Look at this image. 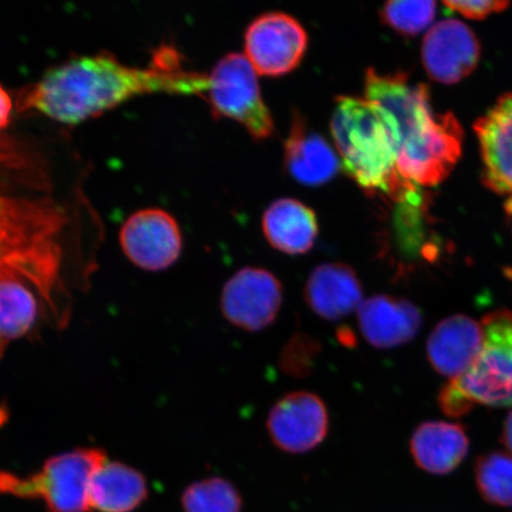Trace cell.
<instances>
[{"mask_svg": "<svg viewBox=\"0 0 512 512\" xmlns=\"http://www.w3.org/2000/svg\"><path fill=\"white\" fill-rule=\"evenodd\" d=\"M206 88L207 75L185 70L174 48H160L144 68L127 66L111 54L100 53L74 57L47 70L35 85L25 89L18 108L76 125L137 96L165 93L203 98Z\"/></svg>", "mask_w": 512, "mask_h": 512, "instance_id": "1", "label": "cell"}, {"mask_svg": "<svg viewBox=\"0 0 512 512\" xmlns=\"http://www.w3.org/2000/svg\"><path fill=\"white\" fill-rule=\"evenodd\" d=\"M364 98L386 114L396 146L400 175L416 187L444 182L462 156L463 128L453 114H434L426 85L402 73L369 68Z\"/></svg>", "mask_w": 512, "mask_h": 512, "instance_id": "2", "label": "cell"}, {"mask_svg": "<svg viewBox=\"0 0 512 512\" xmlns=\"http://www.w3.org/2000/svg\"><path fill=\"white\" fill-rule=\"evenodd\" d=\"M331 133L345 174L364 191L418 204V187L398 170L393 131L380 106L366 98L338 96Z\"/></svg>", "mask_w": 512, "mask_h": 512, "instance_id": "3", "label": "cell"}, {"mask_svg": "<svg viewBox=\"0 0 512 512\" xmlns=\"http://www.w3.org/2000/svg\"><path fill=\"white\" fill-rule=\"evenodd\" d=\"M106 460L100 448H76L48 459L28 477L0 471V494L42 499L48 512H89V484Z\"/></svg>", "mask_w": 512, "mask_h": 512, "instance_id": "4", "label": "cell"}, {"mask_svg": "<svg viewBox=\"0 0 512 512\" xmlns=\"http://www.w3.org/2000/svg\"><path fill=\"white\" fill-rule=\"evenodd\" d=\"M482 325L484 343L476 361L448 382L473 407H512V310L490 312Z\"/></svg>", "mask_w": 512, "mask_h": 512, "instance_id": "5", "label": "cell"}, {"mask_svg": "<svg viewBox=\"0 0 512 512\" xmlns=\"http://www.w3.org/2000/svg\"><path fill=\"white\" fill-rule=\"evenodd\" d=\"M203 98L216 119L238 121L255 140L272 136V114L262 100L258 76L245 55L228 54L217 62L207 75Z\"/></svg>", "mask_w": 512, "mask_h": 512, "instance_id": "6", "label": "cell"}, {"mask_svg": "<svg viewBox=\"0 0 512 512\" xmlns=\"http://www.w3.org/2000/svg\"><path fill=\"white\" fill-rule=\"evenodd\" d=\"M309 36L296 18L268 12L249 25L245 36L246 57L256 74L279 78L303 61Z\"/></svg>", "mask_w": 512, "mask_h": 512, "instance_id": "7", "label": "cell"}, {"mask_svg": "<svg viewBox=\"0 0 512 512\" xmlns=\"http://www.w3.org/2000/svg\"><path fill=\"white\" fill-rule=\"evenodd\" d=\"M284 302L281 281L265 268L245 267L223 286L221 311L235 328L259 332L277 320Z\"/></svg>", "mask_w": 512, "mask_h": 512, "instance_id": "8", "label": "cell"}, {"mask_svg": "<svg viewBox=\"0 0 512 512\" xmlns=\"http://www.w3.org/2000/svg\"><path fill=\"white\" fill-rule=\"evenodd\" d=\"M266 426L273 445L280 451L303 454L324 443L330 430V415L317 394L292 392L275 402Z\"/></svg>", "mask_w": 512, "mask_h": 512, "instance_id": "9", "label": "cell"}, {"mask_svg": "<svg viewBox=\"0 0 512 512\" xmlns=\"http://www.w3.org/2000/svg\"><path fill=\"white\" fill-rule=\"evenodd\" d=\"M119 239L127 259L150 272L164 271L174 265L183 248L178 223L163 209L134 213L121 228Z\"/></svg>", "mask_w": 512, "mask_h": 512, "instance_id": "10", "label": "cell"}, {"mask_svg": "<svg viewBox=\"0 0 512 512\" xmlns=\"http://www.w3.org/2000/svg\"><path fill=\"white\" fill-rule=\"evenodd\" d=\"M428 76L444 85H454L477 67L480 47L475 34L457 19H445L427 32L421 49Z\"/></svg>", "mask_w": 512, "mask_h": 512, "instance_id": "11", "label": "cell"}, {"mask_svg": "<svg viewBox=\"0 0 512 512\" xmlns=\"http://www.w3.org/2000/svg\"><path fill=\"white\" fill-rule=\"evenodd\" d=\"M357 322L371 347L390 350L402 347L418 336L422 313L408 299L375 294L363 300L357 311Z\"/></svg>", "mask_w": 512, "mask_h": 512, "instance_id": "12", "label": "cell"}, {"mask_svg": "<svg viewBox=\"0 0 512 512\" xmlns=\"http://www.w3.org/2000/svg\"><path fill=\"white\" fill-rule=\"evenodd\" d=\"M484 343L482 323L465 315L447 317L427 339V360L438 374L458 379L479 355Z\"/></svg>", "mask_w": 512, "mask_h": 512, "instance_id": "13", "label": "cell"}, {"mask_svg": "<svg viewBox=\"0 0 512 512\" xmlns=\"http://www.w3.org/2000/svg\"><path fill=\"white\" fill-rule=\"evenodd\" d=\"M475 131L482 152L483 182L501 195H512V93L477 120Z\"/></svg>", "mask_w": 512, "mask_h": 512, "instance_id": "14", "label": "cell"}, {"mask_svg": "<svg viewBox=\"0 0 512 512\" xmlns=\"http://www.w3.org/2000/svg\"><path fill=\"white\" fill-rule=\"evenodd\" d=\"M309 309L328 322H338L358 311L363 303V286L354 268L342 262L319 265L304 287Z\"/></svg>", "mask_w": 512, "mask_h": 512, "instance_id": "15", "label": "cell"}, {"mask_svg": "<svg viewBox=\"0 0 512 512\" xmlns=\"http://www.w3.org/2000/svg\"><path fill=\"white\" fill-rule=\"evenodd\" d=\"M288 174L306 187H319L338 174L341 164L336 151L320 134L310 131L299 112H293L290 134L285 142Z\"/></svg>", "mask_w": 512, "mask_h": 512, "instance_id": "16", "label": "cell"}, {"mask_svg": "<svg viewBox=\"0 0 512 512\" xmlns=\"http://www.w3.org/2000/svg\"><path fill=\"white\" fill-rule=\"evenodd\" d=\"M470 440L460 424L446 421L422 422L412 434L409 451L416 466L431 475L444 476L463 463Z\"/></svg>", "mask_w": 512, "mask_h": 512, "instance_id": "17", "label": "cell"}, {"mask_svg": "<svg viewBox=\"0 0 512 512\" xmlns=\"http://www.w3.org/2000/svg\"><path fill=\"white\" fill-rule=\"evenodd\" d=\"M262 230L270 245L287 255L310 252L318 236L315 211L293 198H281L265 211Z\"/></svg>", "mask_w": 512, "mask_h": 512, "instance_id": "18", "label": "cell"}, {"mask_svg": "<svg viewBox=\"0 0 512 512\" xmlns=\"http://www.w3.org/2000/svg\"><path fill=\"white\" fill-rule=\"evenodd\" d=\"M149 495L142 472L108 459L95 471L89 484V504L99 512H133Z\"/></svg>", "mask_w": 512, "mask_h": 512, "instance_id": "19", "label": "cell"}, {"mask_svg": "<svg viewBox=\"0 0 512 512\" xmlns=\"http://www.w3.org/2000/svg\"><path fill=\"white\" fill-rule=\"evenodd\" d=\"M36 288L28 280L0 271V361L11 342L28 334L38 316Z\"/></svg>", "mask_w": 512, "mask_h": 512, "instance_id": "20", "label": "cell"}, {"mask_svg": "<svg viewBox=\"0 0 512 512\" xmlns=\"http://www.w3.org/2000/svg\"><path fill=\"white\" fill-rule=\"evenodd\" d=\"M183 512H242L243 501L233 483L210 477L192 483L182 495Z\"/></svg>", "mask_w": 512, "mask_h": 512, "instance_id": "21", "label": "cell"}, {"mask_svg": "<svg viewBox=\"0 0 512 512\" xmlns=\"http://www.w3.org/2000/svg\"><path fill=\"white\" fill-rule=\"evenodd\" d=\"M476 483L486 502L512 507V456L503 452L483 454L477 460Z\"/></svg>", "mask_w": 512, "mask_h": 512, "instance_id": "22", "label": "cell"}, {"mask_svg": "<svg viewBox=\"0 0 512 512\" xmlns=\"http://www.w3.org/2000/svg\"><path fill=\"white\" fill-rule=\"evenodd\" d=\"M437 14L434 2H389L380 11L382 22L403 36L426 30Z\"/></svg>", "mask_w": 512, "mask_h": 512, "instance_id": "23", "label": "cell"}, {"mask_svg": "<svg viewBox=\"0 0 512 512\" xmlns=\"http://www.w3.org/2000/svg\"><path fill=\"white\" fill-rule=\"evenodd\" d=\"M27 209L0 196V246L12 254L34 238L42 219H28Z\"/></svg>", "mask_w": 512, "mask_h": 512, "instance_id": "24", "label": "cell"}, {"mask_svg": "<svg viewBox=\"0 0 512 512\" xmlns=\"http://www.w3.org/2000/svg\"><path fill=\"white\" fill-rule=\"evenodd\" d=\"M322 350V344L316 338L306 332H294L281 349L279 368L294 379H306L315 370Z\"/></svg>", "mask_w": 512, "mask_h": 512, "instance_id": "25", "label": "cell"}, {"mask_svg": "<svg viewBox=\"0 0 512 512\" xmlns=\"http://www.w3.org/2000/svg\"><path fill=\"white\" fill-rule=\"evenodd\" d=\"M448 9L459 12L466 18L484 19L495 12H501L508 8L509 2H495V0H483V2H444Z\"/></svg>", "mask_w": 512, "mask_h": 512, "instance_id": "26", "label": "cell"}, {"mask_svg": "<svg viewBox=\"0 0 512 512\" xmlns=\"http://www.w3.org/2000/svg\"><path fill=\"white\" fill-rule=\"evenodd\" d=\"M12 100L3 86H0V131L9 125L12 113Z\"/></svg>", "mask_w": 512, "mask_h": 512, "instance_id": "27", "label": "cell"}, {"mask_svg": "<svg viewBox=\"0 0 512 512\" xmlns=\"http://www.w3.org/2000/svg\"><path fill=\"white\" fill-rule=\"evenodd\" d=\"M502 443L507 450L512 454V411L508 414L507 419L504 421Z\"/></svg>", "mask_w": 512, "mask_h": 512, "instance_id": "28", "label": "cell"}, {"mask_svg": "<svg viewBox=\"0 0 512 512\" xmlns=\"http://www.w3.org/2000/svg\"><path fill=\"white\" fill-rule=\"evenodd\" d=\"M337 335L339 342H341L343 345H347L349 348L355 347L356 338L354 334H352V331L341 328L338 330Z\"/></svg>", "mask_w": 512, "mask_h": 512, "instance_id": "29", "label": "cell"}, {"mask_svg": "<svg viewBox=\"0 0 512 512\" xmlns=\"http://www.w3.org/2000/svg\"><path fill=\"white\" fill-rule=\"evenodd\" d=\"M507 210H508V213H510L512 215V200H510L507 204Z\"/></svg>", "mask_w": 512, "mask_h": 512, "instance_id": "30", "label": "cell"}]
</instances>
